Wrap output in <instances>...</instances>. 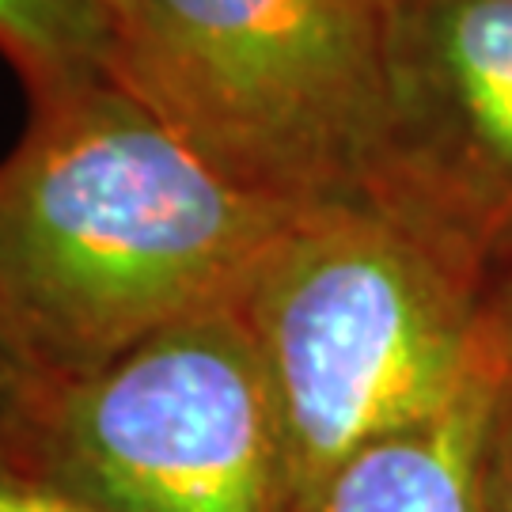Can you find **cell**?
Here are the masks:
<instances>
[{
	"label": "cell",
	"mask_w": 512,
	"mask_h": 512,
	"mask_svg": "<svg viewBox=\"0 0 512 512\" xmlns=\"http://www.w3.org/2000/svg\"><path fill=\"white\" fill-rule=\"evenodd\" d=\"M478 346L501 395L512 403V239L478 274Z\"/></svg>",
	"instance_id": "obj_8"
},
{
	"label": "cell",
	"mask_w": 512,
	"mask_h": 512,
	"mask_svg": "<svg viewBox=\"0 0 512 512\" xmlns=\"http://www.w3.org/2000/svg\"><path fill=\"white\" fill-rule=\"evenodd\" d=\"M236 311L274 387L300 501L486 368L478 277L372 198L300 213Z\"/></svg>",
	"instance_id": "obj_2"
},
{
	"label": "cell",
	"mask_w": 512,
	"mask_h": 512,
	"mask_svg": "<svg viewBox=\"0 0 512 512\" xmlns=\"http://www.w3.org/2000/svg\"><path fill=\"white\" fill-rule=\"evenodd\" d=\"M0 54L42 99L114 76L118 23L99 0H0Z\"/></svg>",
	"instance_id": "obj_7"
},
{
	"label": "cell",
	"mask_w": 512,
	"mask_h": 512,
	"mask_svg": "<svg viewBox=\"0 0 512 512\" xmlns=\"http://www.w3.org/2000/svg\"><path fill=\"white\" fill-rule=\"evenodd\" d=\"M99 4H103L110 16H114V23H118V35H122V27H126L129 16H133V0H99Z\"/></svg>",
	"instance_id": "obj_12"
},
{
	"label": "cell",
	"mask_w": 512,
	"mask_h": 512,
	"mask_svg": "<svg viewBox=\"0 0 512 512\" xmlns=\"http://www.w3.org/2000/svg\"><path fill=\"white\" fill-rule=\"evenodd\" d=\"M0 452L110 512H300L285 421L236 308L50 380Z\"/></svg>",
	"instance_id": "obj_4"
},
{
	"label": "cell",
	"mask_w": 512,
	"mask_h": 512,
	"mask_svg": "<svg viewBox=\"0 0 512 512\" xmlns=\"http://www.w3.org/2000/svg\"><path fill=\"white\" fill-rule=\"evenodd\" d=\"M46 384L50 380L19 349L12 330L4 327V319H0V448H12L19 433L27 429Z\"/></svg>",
	"instance_id": "obj_9"
},
{
	"label": "cell",
	"mask_w": 512,
	"mask_h": 512,
	"mask_svg": "<svg viewBox=\"0 0 512 512\" xmlns=\"http://www.w3.org/2000/svg\"><path fill=\"white\" fill-rule=\"evenodd\" d=\"M380 31V0H133L114 76L236 183L308 213L372 190Z\"/></svg>",
	"instance_id": "obj_3"
},
{
	"label": "cell",
	"mask_w": 512,
	"mask_h": 512,
	"mask_svg": "<svg viewBox=\"0 0 512 512\" xmlns=\"http://www.w3.org/2000/svg\"><path fill=\"white\" fill-rule=\"evenodd\" d=\"M0 512H110L0 452Z\"/></svg>",
	"instance_id": "obj_10"
},
{
	"label": "cell",
	"mask_w": 512,
	"mask_h": 512,
	"mask_svg": "<svg viewBox=\"0 0 512 512\" xmlns=\"http://www.w3.org/2000/svg\"><path fill=\"white\" fill-rule=\"evenodd\" d=\"M497 380L482 368L433 418L342 459L300 512H482V459Z\"/></svg>",
	"instance_id": "obj_6"
},
{
	"label": "cell",
	"mask_w": 512,
	"mask_h": 512,
	"mask_svg": "<svg viewBox=\"0 0 512 512\" xmlns=\"http://www.w3.org/2000/svg\"><path fill=\"white\" fill-rule=\"evenodd\" d=\"M300 217L220 171L118 76L31 99L0 160V319L46 380L236 308Z\"/></svg>",
	"instance_id": "obj_1"
},
{
	"label": "cell",
	"mask_w": 512,
	"mask_h": 512,
	"mask_svg": "<svg viewBox=\"0 0 512 512\" xmlns=\"http://www.w3.org/2000/svg\"><path fill=\"white\" fill-rule=\"evenodd\" d=\"M482 512H512V403L501 387L482 459Z\"/></svg>",
	"instance_id": "obj_11"
},
{
	"label": "cell",
	"mask_w": 512,
	"mask_h": 512,
	"mask_svg": "<svg viewBox=\"0 0 512 512\" xmlns=\"http://www.w3.org/2000/svg\"><path fill=\"white\" fill-rule=\"evenodd\" d=\"M384 137L368 198L463 270L512 239V0H380Z\"/></svg>",
	"instance_id": "obj_5"
}]
</instances>
